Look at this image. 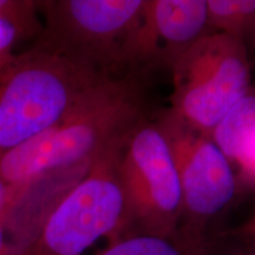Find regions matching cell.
<instances>
[{"mask_svg":"<svg viewBox=\"0 0 255 255\" xmlns=\"http://www.w3.org/2000/svg\"><path fill=\"white\" fill-rule=\"evenodd\" d=\"M143 120L135 75L109 78L88 90L56 124L0 157L11 194L47 175L87 169L98 156L127 142Z\"/></svg>","mask_w":255,"mask_h":255,"instance_id":"obj_1","label":"cell"},{"mask_svg":"<svg viewBox=\"0 0 255 255\" xmlns=\"http://www.w3.org/2000/svg\"><path fill=\"white\" fill-rule=\"evenodd\" d=\"M103 76L33 44L0 68V157L56 124Z\"/></svg>","mask_w":255,"mask_h":255,"instance_id":"obj_2","label":"cell"},{"mask_svg":"<svg viewBox=\"0 0 255 255\" xmlns=\"http://www.w3.org/2000/svg\"><path fill=\"white\" fill-rule=\"evenodd\" d=\"M124 145H115L91 162L17 255H84L101 239L113 242L127 235V203L119 174Z\"/></svg>","mask_w":255,"mask_h":255,"instance_id":"obj_3","label":"cell"},{"mask_svg":"<svg viewBox=\"0 0 255 255\" xmlns=\"http://www.w3.org/2000/svg\"><path fill=\"white\" fill-rule=\"evenodd\" d=\"M145 0H43L38 8L43 31L34 44L116 78L124 50Z\"/></svg>","mask_w":255,"mask_h":255,"instance_id":"obj_4","label":"cell"},{"mask_svg":"<svg viewBox=\"0 0 255 255\" xmlns=\"http://www.w3.org/2000/svg\"><path fill=\"white\" fill-rule=\"evenodd\" d=\"M171 72V114L207 136L251 91L246 43L218 32L197 40L177 59Z\"/></svg>","mask_w":255,"mask_h":255,"instance_id":"obj_5","label":"cell"},{"mask_svg":"<svg viewBox=\"0 0 255 255\" xmlns=\"http://www.w3.org/2000/svg\"><path fill=\"white\" fill-rule=\"evenodd\" d=\"M119 174L128 234L171 237L180 231L183 197L170 145L159 126L142 120L121 154Z\"/></svg>","mask_w":255,"mask_h":255,"instance_id":"obj_6","label":"cell"},{"mask_svg":"<svg viewBox=\"0 0 255 255\" xmlns=\"http://www.w3.org/2000/svg\"><path fill=\"white\" fill-rule=\"evenodd\" d=\"M170 145L183 197L181 231L208 235L213 218L229 205L237 190L231 161L205 133L173 114L161 124Z\"/></svg>","mask_w":255,"mask_h":255,"instance_id":"obj_7","label":"cell"},{"mask_svg":"<svg viewBox=\"0 0 255 255\" xmlns=\"http://www.w3.org/2000/svg\"><path fill=\"white\" fill-rule=\"evenodd\" d=\"M212 33L207 0H145L124 50V66L135 71L173 69L197 40Z\"/></svg>","mask_w":255,"mask_h":255,"instance_id":"obj_8","label":"cell"},{"mask_svg":"<svg viewBox=\"0 0 255 255\" xmlns=\"http://www.w3.org/2000/svg\"><path fill=\"white\" fill-rule=\"evenodd\" d=\"M214 242L208 235H195L178 231L171 237L128 234L109 242L96 255H213Z\"/></svg>","mask_w":255,"mask_h":255,"instance_id":"obj_9","label":"cell"},{"mask_svg":"<svg viewBox=\"0 0 255 255\" xmlns=\"http://www.w3.org/2000/svg\"><path fill=\"white\" fill-rule=\"evenodd\" d=\"M229 161L239 162L255 143V94L248 92L223 119L209 135Z\"/></svg>","mask_w":255,"mask_h":255,"instance_id":"obj_10","label":"cell"},{"mask_svg":"<svg viewBox=\"0 0 255 255\" xmlns=\"http://www.w3.org/2000/svg\"><path fill=\"white\" fill-rule=\"evenodd\" d=\"M207 17L212 32L246 43L255 27V0H207Z\"/></svg>","mask_w":255,"mask_h":255,"instance_id":"obj_11","label":"cell"},{"mask_svg":"<svg viewBox=\"0 0 255 255\" xmlns=\"http://www.w3.org/2000/svg\"><path fill=\"white\" fill-rule=\"evenodd\" d=\"M0 19L12 25L23 40H36L43 31L37 0H0Z\"/></svg>","mask_w":255,"mask_h":255,"instance_id":"obj_12","label":"cell"},{"mask_svg":"<svg viewBox=\"0 0 255 255\" xmlns=\"http://www.w3.org/2000/svg\"><path fill=\"white\" fill-rule=\"evenodd\" d=\"M21 40L19 32L12 25L0 19V68L13 59L14 47Z\"/></svg>","mask_w":255,"mask_h":255,"instance_id":"obj_13","label":"cell"},{"mask_svg":"<svg viewBox=\"0 0 255 255\" xmlns=\"http://www.w3.org/2000/svg\"><path fill=\"white\" fill-rule=\"evenodd\" d=\"M9 194H11V191L0 176V255H14L5 225V215Z\"/></svg>","mask_w":255,"mask_h":255,"instance_id":"obj_14","label":"cell"},{"mask_svg":"<svg viewBox=\"0 0 255 255\" xmlns=\"http://www.w3.org/2000/svg\"><path fill=\"white\" fill-rule=\"evenodd\" d=\"M239 167L241 169L242 177L247 182L255 184V143L244 156V158L239 162Z\"/></svg>","mask_w":255,"mask_h":255,"instance_id":"obj_15","label":"cell"},{"mask_svg":"<svg viewBox=\"0 0 255 255\" xmlns=\"http://www.w3.org/2000/svg\"><path fill=\"white\" fill-rule=\"evenodd\" d=\"M244 233H245V234H248L250 237L255 238V214H254L253 218H252L251 221L248 222L246 226H245Z\"/></svg>","mask_w":255,"mask_h":255,"instance_id":"obj_16","label":"cell"},{"mask_svg":"<svg viewBox=\"0 0 255 255\" xmlns=\"http://www.w3.org/2000/svg\"><path fill=\"white\" fill-rule=\"evenodd\" d=\"M248 44H251V46H252V47H254V49H255V27H254L253 32H252L251 37L248 38V40L246 41V45H247V47H248Z\"/></svg>","mask_w":255,"mask_h":255,"instance_id":"obj_17","label":"cell"},{"mask_svg":"<svg viewBox=\"0 0 255 255\" xmlns=\"http://www.w3.org/2000/svg\"><path fill=\"white\" fill-rule=\"evenodd\" d=\"M248 255H255V248H254V250H253V251H252V252H251V253H250V254H248Z\"/></svg>","mask_w":255,"mask_h":255,"instance_id":"obj_18","label":"cell"}]
</instances>
